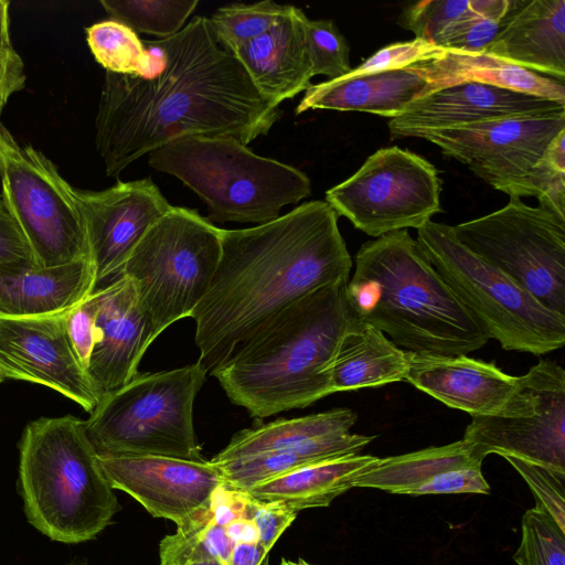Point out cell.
Instances as JSON below:
<instances>
[{
    "label": "cell",
    "instance_id": "obj_1",
    "mask_svg": "<svg viewBox=\"0 0 565 565\" xmlns=\"http://www.w3.org/2000/svg\"><path fill=\"white\" fill-rule=\"evenodd\" d=\"M154 43L161 62L151 76L105 73L95 143L108 177L185 136L230 137L246 146L279 119V107L220 45L207 18L195 17Z\"/></svg>",
    "mask_w": 565,
    "mask_h": 565
},
{
    "label": "cell",
    "instance_id": "obj_2",
    "mask_svg": "<svg viewBox=\"0 0 565 565\" xmlns=\"http://www.w3.org/2000/svg\"><path fill=\"white\" fill-rule=\"evenodd\" d=\"M338 218L316 200L260 225L222 228L216 271L191 315L198 362L207 372L297 300L349 280L352 258Z\"/></svg>",
    "mask_w": 565,
    "mask_h": 565
},
{
    "label": "cell",
    "instance_id": "obj_3",
    "mask_svg": "<svg viewBox=\"0 0 565 565\" xmlns=\"http://www.w3.org/2000/svg\"><path fill=\"white\" fill-rule=\"evenodd\" d=\"M348 281L297 300L211 372L233 404L265 418L333 394L330 366L353 317Z\"/></svg>",
    "mask_w": 565,
    "mask_h": 565
},
{
    "label": "cell",
    "instance_id": "obj_4",
    "mask_svg": "<svg viewBox=\"0 0 565 565\" xmlns=\"http://www.w3.org/2000/svg\"><path fill=\"white\" fill-rule=\"evenodd\" d=\"M345 291L353 315L405 351L460 355L490 340L407 230L365 242Z\"/></svg>",
    "mask_w": 565,
    "mask_h": 565
},
{
    "label": "cell",
    "instance_id": "obj_5",
    "mask_svg": "<svg viewBox=\"0 0 565 565\" xmlns=\"http://www.w3.org/2000/svg\"><path fill=\"white\" fill-rule=\"evenodd\" d=\"M19 490L29 522L49 539L81 543L113 520L118 501L85 420L73 415L29 423L19 444Z\"/></svg>",
    "mask_w": 565,
    "mask_h": 565
},
{
    "label": "cell",
    "instance_id": "obj_6",
    "mask_svg": "<svg viewBox=\"0 0 565 565\" xmlns=\"http://www.w3.org/2000/svg\"><path fill=\"white\" fill-rule=\"evenodd\" d=\"M148 163L179 179L207 206V220L221 223L260 225L311 194L305 172L230 137H181L151 151Z\"/></svg>",
    "mask_w": 565,
    "mask_h": 565
},
{
    "label": "cell",
    "instance_id": "obj_7",
    "mask_svg": "<svg viewBox=\"0 0 565 565\" xmlns=\"http://www.w3.org/2000/svg\"><path fill=\"white\" fill-rule=\"evenodd\" d=\"M562 130L565 111L423 129L409 137L438 146L510 198H536L565 217V159L545 151Z\"/></svg>",
    "mask_w": 565,
    "mask_h": 565
},
{
    "label": "cell",
    "instance_id": "obj_8",
    "mask_svg": "<svg viewBox=\"0 0 565 565\" xmlns=\"http://www.w3.org/2000/svg\"><path fill=\"white\" fill-rule=\"evenodd\" d=\"M206 375L196 361L174 370L138 373L126 385L103 395L85 420L96 454L203 460L193 405Z\"/></svg>",
    "mask_w": 565,
    "mask_h": 565
},
{
    "label": "cell",
    "instance_id": "obj_9",
    "mask_svg": "<svg viewBox=\"0 0 565 565\" xmlns=\"http://www.w3.org/2000/svg\"><path fill=\"white\" fill-rule=\"evenodd\" d=\"M416 242L482 331L502 349L542 355L565 344V316L542 306L469 250L452 226L429 221L417 230Z\"/></svg>",
    "mask_w": 565,
    "mask_h": 565
},
{
    "label": "cell",
    "instance_id": "obj_10",
    "mask_svg": "<svg viewBox=\"0 0 565 565\" xmlns=\"http://www.w3.org/2000/svg\"><path fill=\"white\" fill-rule=\"evenodd\" d=\"M221 233L195 210L171 206L141 237L121 276L135 287L153 339L206 295L221 257Z\"/></svg>",
    "mask_w": 565,
    "mask_h": 565
},
{
    "label": "cell",
    "instance_id": "obj_11",
    "mask_svg": "<svg viewBox=\"0 0 565 565\" xmlns=\"http://www.w3.org/2000/svg\"><path fill=\"white\" fill-rule=\"evenodd\" d=\"M452 230L469 250L565 316V217L513 196L505 206Z\"/></svg>",
    "mask_w": 565,
    "mask_h": 565
},
{
    "label": "cell",
    "instance_id": "obj_12",
    "mask_svg": "<svg viewBox=\"0 0 565 565\" xmlns=\"http://www.w3.org/2000/svg\"><path fill=\"white\" fill-rule=\"evenodd\" d=\"M441 179L419 154L397 146L371 154L349 179L326 192L339 216L372 236L418 230L440 212Z\"/></svg>",
    "mask_w": 565,
    "mask_h": 565
},
{
    "label": "cell",
    "instance_id": "obj_13",
    "mask_svg": "<svg viewBox=\"0 0 565 565\" xmlns=\"http://www.w3.org/2000/svg\"><path fill=\"white\" fill-rule=\"evenodd\" d=\"M1 196L22 231L38 267L88 257L82 212L56 166L32 146L0 161Z\"/></svg>",
    "mask_w": 565,
    "mask_h": 565
},
{
    "label": "cell",
    "instance_id": "obj_14",
    "mask_svg": "<svg viewBox=\"0 0 565 565\" xmlns=\"http://www.w3.org/2000/svg\"><path fill=\"white\" fill-rule=\"evenodd\" d=\"M462 439L483 458L510 456L565 472V370L540 360L518 376L502 411L472 417Z\"/></svg>",
    "mask_w": 565,
    "mask_h": 565
},
{
    "label": "cell",
    "instance_id": "obj_15",
    "mask_svg": "<svg viewBox=\"0 0 565 565\" xmlns=\"http://www.w3.org/2000/svg\"><path fill=\"white\" fill-rule=\"evenodd\" d=\"M75 192L97 289L121 276L141 237L172 205L151 178L118 181L103 191Z\"/></svg>",
    "mask_w": 565,
    "mask_h": 565
},
{
    "label": "cell",
    "instance_id": "obj_16",
    "mask_svg": "<svg viewBox=\"0 0 565 565\" xmlns=\"http://www.w3.org/2000/svg\"><path fill=\"white\" fill-rule=\"evenodd\" d=\"M65 315L0 317V369L7 379L47 386L92 413L102 396L74 352Z\"/></svg>",
    "mask_w": 565,
    "mask_h": 565
},
{
    "label": "cell",
    "instance_id": "obj_17",
    "mask_svg": "<svg viewBox=\"0 0 565 565\" xmlns=\"http://www.w3.org/2000/svg\"><path fill=\"white\" fill-rule=\"evenodd\" d=\"M113 489L136 499L152 516L179 524L224 483L211 461L150 455L98 456Z\"/></svg>",
    "mask_w": 565,
    "mask_h": 565
},
{
    "label": "cell",
    "instance_id": "obj_18",
    "mask_svg": "<svg viewBox=\"0 0 565 565\" xmlns=\"http://www.w3.org/2000/svg\"><path fill=\"white\" fill-rule=\"evenodd\" d=\"M565 111V104L543 97L467 82L436 89L388 120L391 139L423 129L449 128L526 115Z\"/></svg>",
    "mask_w": 565,
    "mask_h": 565
},
{
    "label": "cell",
    "instance_id": "obj_19",
    "mask_svg": "<svg viewBox=\"0 0 565 565\" xmlns=\"http://www.w3.org/2000/svg\"><path fill=\"white\" fill-rule=\"evenodd\" d=\"M95 291L96 337L87 373L103 396L138 374L141 358L154 339L129 278L120 276Z\"/></svg>",
    "mask_w": 565,
    "mask_h": 565
},
{
    "label": "cell",
    "instance_id": "obj_20",
    "mask_svg": "<svg viewBox=\"0 0 565 565\" xmlns=\"http://www.w3.org/2000/svg\"><path fill=\"white\" fill-rule=\"evenodd\" d=\"M405 381L443 404L475 416L499 414L518 386L492 362L406 351Z\"/></svg>",
    "mask_w": 565,
    "mask_h": 565
},
{
    "label": "cell",
    "instance_id": "obj_21",
    "mask_svg": "<svg viewBox=\"0 0 565 565\" xmlns=\"http://www.w3.org/2000/svg\"><path fill=\"white\" fill-rule=\"evenodd\" d=\"M307 20L301 9L287 4L265 33L232 53L258 93L275 106L279 107L311 85Z\"/></svg>",
    "mask_w": 565,
    "mask_h": 565
},
{
    "label": "cell",
    "instance_id": "obj_22",
    "mask_svg": "<svg viewBox=\"0 0 565 565\" xmlns=\"http://www.w3.org/2000/svg\"><path fill=\"white\" fill-rule=\"evenodd\" d=\"M483 52L564 82L565 0H510L498 35Z\"/></svg>",
    "mask_w": 565,
    "mask_h": 565
},
{
    "label": "cell",
    "instance_id": "obj_23",
    "mask_svg": "<svg viewBox=\"0 0 565 565\" xmlns=\"http://www.w3.org/2000/svg\"><path fill=\"white\" fill-rule=\"evenodd\" d=\"M96 290L89 258L54 266H0V317L65 315Z\"/></svg>",
    "mask_w": 565,
    "mask_h": 565
},
{
    "label": "cell",
    "instance_id": "obj_24",
    "mask_svg": "<svg viewBox=\"0 0 565 565\" xmlns=\"http://www.w3.org/2000/svg\"><path fill=\"white\" fill-rule=\"evenodd\" d=\"M436 90L413 65L365 75H345L310 85L295 113L309 109L364 111L395 118L418 98Z\"/></svg>",
    "mask_w": 565,
    "mask_h": 565
},
{
    "label": "cell",
    "instance_id": "obj_25",
    "mask_svg": "<svg viewBox=\"0 0 565 565\" xmlns=\"http://www.w3.org/2000/svg\"><path fill=\"white\" fill-rule=\"evenodd\" d=\"M406 351L353 315L330 366L332 393L405 381Z\"/></svg>",
    "mask_w": 565,
    "mask_h": 565
},
{
    "label": "cell",
    "instance_id": "obj_26",
    "mask_svg": "<svg viewBox=\"0 0 565 565\" xmlns=\"http://www.w3.org/2000/svg\"><path fill=\"white\" fill-rule=\"evenodd\" d=\"M413 66L436 89L473 82L565 104L564 82L516 66L486 52L446 49L439 58Z\"/></svg>",
    "mask_w": 565,
    "mask_h": 565
},
{
    "label": "cell",
    "instance_id": "obj_27",
    "mask_svg": "<svg viewBox=\"0 0 565 565\" xmlns=\"http://www.w3.org/2000/svg\"><path fill=\"white\" fill-rule=\"evenodd\" d=\"M483 457L463 439L444 446L376 458L353 482L393 494L425 495L427 488L446 471L481 467Z\"/></svg>",
    "mask_w": 565,
    "mask_h": 565
},
{
    "label": "cell",
    "instance_id": "obj_28",
    "mask_svg": "<svg viewBox=\"0 0 565 565\" xmlns=\"http://www.w3.org/2000/svg\"><path fill=\"white\" fill-rule=\"evenodd\" d=\"M377 457L349 455L311 463L252 487L260 501H279L294 511L323 508L353 488V482Z\"/></svg>",
    "mask_w": 565,
    "mask_h": 565
},
{
    "label": "cell",
    "instance_id": "obj_29",
    "mask_svg": "<svg viewBox=\"0 0 565 565\" xmlns=\"http://www.w3.org/2000/svg\"><path fill=\"white\" fill-rule=\"evenodd\" d=\"M375 436L343 434L313 439L291 448L214 463L228 487H252L298 468L343 456L356 455ZM213 463V462H212Z\"/></svg>",
    "mask_w": 565,
    "mask_h": 565
},
{
    "label": "cell",
    "instance_id": "obj_30",
    "mask_svg": "<svg viewBox=\"0 0 565 565\" xmlns=\"http://www.w3.org/2000/svg\"><path fill=\"white\" fill-rule=\"evenodd\" d=\"M356 420L358 414L344 407L290 419L279 418L239 430L210 461L222 463L291 448L327 436L349 434Z\"/></svg>",
    "mask_w": 565,
    "mask_h": 565
},
{
    "label": "cell",
    "instance_id": "obj_31",
    "mask_svg": "<svg viewBox=\"0 0 565 565\" xmlns=\"http://www.w3.org/2000/svg\"><path fill=\"white\" fill-rule=\"evenodd\" d=\"M85 33L94 58L106 72L145 78L160 65L154 41H142L121 22L104 20L87 26Z\"/></svg>",
    "mask_w": 565,
    "mask_h": 565
},
{
    "label": "cell",
    "instance_id": "obj_32",
    "mask_svg": "<svg viewBox=\"0 0 565 565\" xmlns=\"http://www.w3.org/2000/svg\"><path fill=\"white\" fill-rule=\"evenodd\" d=\"M234 545L226 524L214 516L207 501L177 524L175 533L161 540L160 563L185 565L216 558L226 565Z\"/></svg>",
    "mask_w": 565,
    "mask_h": 565
},
{
    "label": "cell",
    "instance_id": "obj_33",
    "mask_svg": "<svg viewBox=\"0 0 565 565\" xmlns=\"http://www.w3.org/2000/svg\"><path fill=\"white\" fill-rule=\"evenodd\" d=\"M109 19L124 23L137 34L164 40L179 33L199 4L198 0H100Z\"/></svg>",
    "mask_w": 565,
    "mask_h": 565
},
{
    "label": "cell",
    "instance_id": "obj_34",
    "mask_svg": "<svg viewBox=\"0 0 565 565\" xmlns=\"http://www.w3.org/2000/svg\"><path fill=\"white\" fill-rule=\"evenodd\" d=\"M503 0H424L405 8L398 24L416 39L440 46L446 34L459 22L497 9Z\"/></svg>",
    "mask_w": 565,
    "mask_h": 565
},
{
    "label": "cell",
    "instance_id": "obj_35",
    "mask_svg": "<svg viewBox=\"0 0 565 565\" xmlns=\"http://www.w3.org/2000/svg\"><path fill=\"white\" fill-rule=\"evenodd\" d=\"M284 9L285 6L271 0L252 4L232 3L218 8L209 21L220 45L233 53L265 33Z\"/></svg>",
    "mask_w": 565,
    "mask_h": 565
},
{
    "label": "cell",
    "instance_id": "obj_36",
    "mask_svg": "<svg viewBox=\"0 0 565 565\" xmlns=\"http://www.w3.org/2000/svg\"><path fill=\"white\" fill-rule=\"evenodd\" d=\"M513 559L518 565H565V532L542 510H526Z\"/></svg>",
    "mask_w": 565,
    "mask_h": 565
},
{
    "label": "cell",
    "instance_id": "obj_37",
    "mask_svg": "<svg viewBox=\"0 0 565 565\" xmlns=\"http://www.w3.org/2000/svg\"><path fill=\"white\" fill-rule=\"evenodd\" d=\"M306 42L313 76L324 75L330 81L351 72L349 43L332 20L308 18Z\"/></svg>",
    "mask_w": 565,
    "mask_h": 565
},
{
    "label": "cell",
    "instance_id": "obj_38",
    "mask_svg": "<svg viewBox=\"0 0 565 565\" xmlns=\"http://www.w3.org/2000/svg\"><path fill=\"white\" fill-rule=\"evenodd\" d=\"M503 458L530 487L535 508L548 514L565 532V472L510 456Z\"/></svg>",
    "mask_w": 565,
    "mask_h": 565
},
{
    "label": "cell",
    "instance_id": "obj_39",
    "mask_svg": "<svg viewBox=\"0 0 565 565\" xmlns=\"http://www.w3.org/2000/svg\"><path fill=\"white\" fill-rule=\"evenodd\" d=\"M445 52L446 49L416 38L411 41L396 42L376 51L347 75L358 76L406 68L417 63L437 60Z\"/></svg>",
    "mask_w": 565,
    "mask_h": 565
},
{
    "label": "cell",
    "instance_id": "obj_40",
    "mask_svg": "<svg viewBox=\"0 0 565 565\" xmlns=\"http://www.w3.org/2000/svg\"><path fill=\"white\" fill-rule=\"evenodd\" d=\"M509 6L510 0H503L497 9L457 23L446 34L440 47L463 52L486 51L498 35Z\"/></svg>",
    "mask_w": 565,
    "mask_h": 565
},
{
    "label": "cell",
    "instance_id": "obj_41",
    "mask_svg": "<svg viewBox=\"0 0 565 565\" xmlns=\"http://www.w3.org/2000/svg\"><path fill=\"white\" fill-rule=\"evenodd\" d=\"M98 296L94 291L65 315L67 335L81 365L88 370L95 344Z\"/></svg>",
    "mask_w": 565,
    "mask_h": 565
},
{
    "label": "cell",
    "instance_id": "obj_42",
    "mask_svg": "<svg viewBox=\"0 0 565 565\" xmlns=\"http://www.w3.org/2000/svg\"><path fill=\"white\" fill-rule=\"evenodd\" d=\"M249 514L257 529L258 542L267 553L297 516V512L282 502L260 501L253 497Z\"/></svg>",
    "mask_w": 565,
    "mask_h": 565
},
{
    "label": "cell",
    "instance_id": "obj_43",
    "mask_svg": "<svg viewBox=\"0 0 565 565\" xmlns=\"http://www.w3.org/2000/svg\"><path fill=\"white\" fill-rule=\"evenodd\" d=\"M36 266L31 248L0 194V266Z\"/></svg>",
    "mask_w": 565,
    "mask_h": 565
},
{
    "label": "cell",
    "instance_id": "obj_44",
    "mask_svg": "<svg viewBox=\"0 0 565 565\" xmlns=\"http://www.w3.org/2000/svg\"><path fill=\"white\" fill-rule=\"evenodd\" d=\"M26 83L24 63L14 49H0V115L9 99Z\"/></svg>",
    "mask_w": 565,
    "mask_h": 565
},
{
    "label": "cell",
    "instance_id": "obj_45",
    "mask_svg": "<svg viewBox=\"0 0 565 565\" xmlns=\"http://www.w3.org/2000/svg\"><path fill=\"white\" fill-rule=\"evenodd\" d=\"M267 554L259 542H238L234 545L226 565H260Z\"/></svg>",
    "mask_w": 565,
    "mask_h": 565
},
{
    "label": "cell",
    "instance_id": "obj_46",
    "mask_svg": "<svg viewBox=\"0 0 565 565\" xmlns=\"http://www.w3.org/2000/svg\"><path fill=\"white\" fill-rule=\"evenodd\" d=\"M10 2L0 0V49H13L10 35Z\"/></svg>",
    "mask_w": 565,
    "mask_h": 565
},
{
    "label": "cell",
    "instance_id": "obj_47",
    "mask_svg": "<svg viewBox=\"0 0 565 565\" xmlns=\"http://www.w3.org/2000/svg\"><path fill=\"white\" fill-rule=\"evenodd\" d=\"M20 148L11 132L0 120V161Z\"/></svg>",
    "mask_w": 565,
    "mask_h": 565
},
{
    "label": "cell",
    "instance_id": "obj_48",
    "mask_svg": "<svg viewBox=\"0 0 565 565\" xmlns=\"http://www.w3.org/2000/svg\"><path fill=\"white\" fill-rule=\"evenodd\" d=\"M185 565H224V564L221 561L216 559V558H211V559H204V561H198V562L188 563Z\"/></svg>",
    "mask_w": 565,
    "mask_h": 565
},
{
    "label": "cell",
    "instance_id": "obj_49",
    "mask_svg": "<svg viewBox=\"0 0 565 565\" xmlns=\"http://www.w3.org/2000/svg\"><path fill=\"white\" fill-rule=\"evenodd\" d=\"M279 565H311V564L307 563L306 561H303L301 558L298 562L288 561V559L282 558L281 563Z\"/></svg>",
    "mask_w": 565,
    "mask_h": 565
},
{
    "label": "cell",
    "instance_id": "obj_50",
    "mask_svg": "<svg viewBox=\"0 0 565 565\" xmlns=\"http://www.w3.org/2000/svg\"><path fill=\"white\" fill-rule=\"evenodd\" d=\"M6 380H7V376L3 373V371L0 369V383L4 382Z\"/></svg>",
    "mask_w": 565,
    "mask_h": 565
}]
</instances>
